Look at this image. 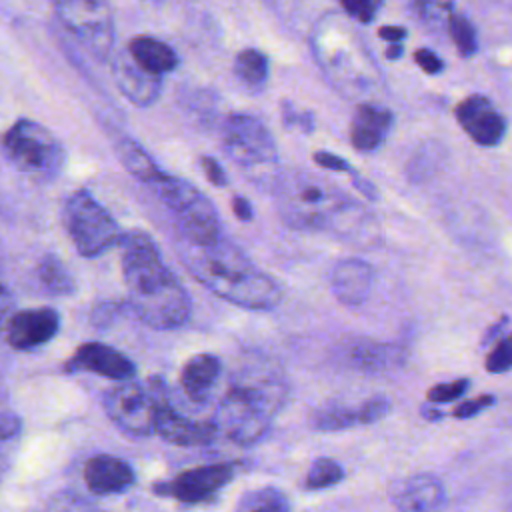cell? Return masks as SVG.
<instances>
[{"instance_id":"1","label":"cell","mask_w":512,"mask_h":512,"mask_svg":"<svg viewBox=\"0 0 512 512\" xmlns=\"http://www.w3.org/2000/svg\"><path fill=\"white\" fill-rule=\"evenodd\" d=\"M120 266L126 284L128 306L154 330L184 326L192 314V300L180 280L164 264L154 240L130 230L120 238Z\"/></svg>"},{"instance_id":"2","label":"cell","mask_w":512,"mask_h":512,"mask_svg":"<svg viewBox=\"0 0 512 512\" xmlns=\"http://www.w3.org/2000/svg\"><path fill=\"white\" fill-rule=\"evenodd\" d=\"M174 248L180 262L204 288L234 306L272 310L282 300L280 284L224 236L206 244L176 238Z\"/></svg>"},{"instance_id":"3","label":"cell","mask_w":512,"mask_h":512,"mask_svg":"<svg viewBox=\"0 0 512 512\" xmlns=\"http://www.w3.org/2000/svg\"><path fill=\"white\" fill-rule=\"evenodd\" d=\"M288 394L282 372L264 362H248L232 378L216 408V426L228 440L250 446L260 442Z\"/></svg>"},{"instance_id":"4","label":"cell","mask_w":512,"mask_h":512,"mask_svg":"<svg viewBox=\"0 0 512 512\" xmlns=\"http://www.w3.org/2000/svg\"><path fill=\"white\" fill-rule=\"evenodd\" d=\"M278 210L282 220L300 230H346L358 206L328 180L296 172L278 182Z\"/></svg>"},{"instance_id":"5","label":"cell","mask_w":512,"mask_h":512,"mask_svg":"<svg viewBox=\"0 0 512 512\" xmlns=\"http://www.w3.org/2000/svg\"><path fill=\"white\" fill-rule=\"evenodd\" d=\"M6 160L22 174L50 180L60 174L66 164V150L60 140L42 124L20 118L0 140Z\"/></svg>"},{"instance_id":"6","label":"cell","mask_w":512,"mask_h":512,"mask_svg":"<svg viewBox=\"0 0 512 512\" xmlns=\"http://www.w3.org/2000/svg\"><path fill=\"white\" fill-rule=\"evenodd\" d=\"M152 188L162 204L170 210L178 238L194 244H206L222 236L220 218L214 204L194 184L164 174L152 184Z\"/></svg>"},{"instance_id":"7","label":"cell","mask_w":512,"mask_h":512,"mask_svg":"<svg viewBox=\"0 0 512 512\" xmlns=\"http://www.w3.org/2000/svg\"><path fill=\"white\" fill-rule=\"evenodd\" d=\"M66 232L84 258H96L120 242L122 230L114 216L88 192H72L62 208Z\"/></svg>"},{"instance_id":"8","label":"cell","mask_w":512,"mask_h":512,"mask_svg":"<svg viewBox=\"0 0 512 512\" xmlns=\"http://www.w3.org/2000/svg\"><path fill=\"white\" fill-rule=\"evenodd\" d=\"M58 20L98 60L114 48V16L108 0H50Z\"/></svg>"},{"instance_id":"9","label":"cell","mask_w":512,"mask_h":512,"mask_svg":"<svg viewBox=\"0 0 512 512\" xmlns=\"http://www.w3.org/2000/svg\"><path fill=\"white\" fill-rule=\"evenodd\" d=\"M222 148L230 160L250 174L264 172L278 162L274 136L252 114L236 112L224 120Z\"/></svg>"},{"instance_id":"10","label":"cell","mask_w":512,"mask_h":512,"mask_svg":"<svg viewBox=\"0 0 512 512\" xmlns=\"http://www.w3.org/2000/svg\"><path fill=\"white\" fill-rule=\"evenodd\" d=\"M148 388L154 396L156 402V416H154V430L156 434L182 448H192V446H206L218 436V426L216 422H206V420H192L188 416H182L168 398L166 386L162 378L152 376L148 378Z\"/></svg>"},{"instance_id":"11","label":"cell","mask_w":512,"mask_h":512,"mask_svg":"<svg viewBox=\"0 0 512 512\" xmlns=\"http://www.w3.org/2000/svg\"><path fill=\"white\" fill-rule=\"evenodd\" d=\"M102 404L108 418L126 434L148 436L154 430L156 402L148 384L122 380L106 392Z\"/></svg>"},{"instance_id":"12","label":"cell","mask_w":512,"mask_h":512,"mask_svg":"<svg viewBox=\"0 0 512 512\" xmlns=\"http://www.w3.org/2000/svg\"><path fill=\"white\" fill-rule=\"evenodd\" d=\"M234 476V466L228 462L218 464H206L196 466L180 472L174 480L166 484H158L154 490L160 496L176 498L184 504H198L212 494H216L220 488H224Z\"/></svg>"},{"instance_id":"13","label":"cell","mask_w":512,"mask_h":512,"mask_svg":"<svg viewBox=\"0 0 512 512\" xmlns=\"http://www.w3.org/2000/svg\"><path fill=\"white\" fill-rule=\"evenodd\" d=\"M454 116L460 124V128L468 134L472 142L478 146H496L502 142L506 134V120L498 112V108L480 94H472L464 98L456 110Z\"/></svg>"},{"instance_id":"14","label":"cell","mask_w":512,"mask_h":512,"mask_svg":"<svg viewBox=\"0 0 512 512\" xmlns=\"http://www.w3.org/2000/svg\"><path fill=\"white\" fill-rule=\"evenodd\" d=\"M60 330V314L54 308L18 310L8 318L6 340L14 350H34L50 342Z\"/></svg>"},{"instance_id":"15","label":"cell","mask_w":512,"mask_h":512,"mask_svg":"<svg viewBox=\"0 0 512 512\" xmlns=\"http://www.w3.org/2000/svg\"><path fill=\"white\" fill-rule=\"evenodd\" d=\"M70 372H92L116 382L130 380L136 374V364L120 350L104 342H84L76 348L74 356L66 362Z\"/></svg>"},{"instance_id":"16","label":"cell","mask_w":512,"mask_h":512,"mask_svg":"<svg viewBox=\"0 0 512 512\" xmlns=\"http://www.w3.org/2000/svg\"><path fill=\"white\" fill-rule=\"evenodd\" d=\"M112 78L118 90L140 108L152 106L162 92V76L142 68L128 48L112 58Z\"/></svg>"},{"instance_id":"17","label":"cell","mask_w":512,"mask_h":512,"mask_svg":"<svg viewBox=\"0 0 512 512\" xmlns=\"http://www.w3.org/2000/svg\"><path fill=\"white\" fill-rule=\"evenodd\" d=\"M82 476L88 490L96 496L126 492L136 480L132 466L126 460L110 454H98L88 458Z\"/></svg>"},{"instance_id":"18","label":"cell","mask_w":512,"mask_h":512,"mask_svg":"<svg viewBox=\"0 0 512 512\" xmlns=\"http://www.w3.org/2000/svg\"><path fill=\"white\" fill-rule=\"evenodd\" d=\"M374 282V268L358 258L340 260L330 274L332 294L344 306H360L366 302Z\"/></svg>"},{"instance_id":"19","label":"cell","mask_w":512,"mask_h":512,"mask_svg":"<svg viewBox=\"0 0 512 512\" xmlns=\"http://www.w3.org/2000/svg\"><path fill=\"white\" fill-rule=\"evenodd\" d=\"M444 486L432 474H414L396 482L390 490V500L398 510L422 512L434 510L444 502Z\"/></svg>"},{"instance_id":"20","label":"cell","mask_w":512,"mask_h":512,"mask_svg":"<svg viewBox=\"0 0 512 512\" xmlns=\"http://www.w3.org/2000/svg\"><path fill=\"white\" fill-rule=\"evenodd\" d=\"M392 112L374 102H362L356 106L352 124H350V140L352 146L360 152L376 150L388 136L392 128Z\"/></svg>"},{"instance_id":"21","label":"cell","mask_w":512,"mask_h":512,"mask_svg":"<svg viewBox=\"0 0 512 512\" xmlns=\"http://www.w3.org/2000/svg\"><path fill=\"white\" fill-rule=\"evenodd\" d=\"M348 364L364 374H380L396 368L404 360V350L398 344H384L372 340H358L346 350Z\"/></svg>"},{"instance_id":"22","label":"cell","mask_w":512,"mask_h":512,"mask_svg":"<svg viewBox=\"0 0 512 512\" xmlns=\"http://www.w3.org/2000/svg\"><path fill=\"white\" fill-rule=\"evenodd\" d=\"M220 374V360L214 354L200 352L190 356L180 372V384L184 394L192 402H204Z\"/></svg>"},{"instance_id":"23","label":"cell","mask_w":512,"mask_h":512,"mask_svg":"<svg viewBox=\"0 0 512 512\" xmlns=\"http://www.w3.org/2000/svg\"><path fill=\"white\" fill-rule=\"evenodd\" d=\"M128 52L132 54V58L146 68L152 74L164 76L172 70H176L178 66V54L174 52L172 46H168L166 42L152 38V36H136L130 40L128 44Z\"/></svg>"},{"instance_id":"24","label":"cell","mask_w":512,"mask_h":512,"mask_svg":"<svg viewBox=\"0 0 512 512\" xmlns=\"http://www.w3.org/2000/svg\"><path fill=\"white\" fill-rule=\"evenodd\" d=\"M118 158L122 166L140 182L152 186L156 180H160L166 172L160 170V166L152 160V156L132 138H120L118 140Z\"/></svg>"},{"instance_id":"25","label":"cell","mask_w":512,"mask_h":512,"mask_svg":"<svg viewBox=\"0 0 512 512\" xmlns=\"http://www.w3.org/2000/svg\"><path fill=\"white\" fill-rule=\"evenodd\" d=\"M38 280L48 294L54 296H68L74 292V278L70 276L68 268L60 258L54 254H46L38 264Z\"/></svg>"},{"instance_id":"26","label":"cell","mask_w":512,"mask_h":512,"mask_svg":"<svg viewBox=\"0 0 512 512\" xmlns=\"http://www.w3.org/2000/svg\"><path fill=\"white\" fill-rule=\"evenodd\" d=\"M312 426L322 432H338L352 426H360L358 406L344 404H326L312 414Z\"/></svg>"},{"instance_id":"27","label":"cell","mask_w":512,"mask_h":512,"mask_svg":"<svg viewBox=\"0 0 512 512\" xmlns=\"http://www.w3.org/2000/svg\"><path fill=\"white\" fill-rule=\"evenodd\" d=\"M236 508L242 512H286L290 510V500L282 490L264 486V488L246 492L238 500Z\"/></svg>"},{"instance_id":"28","label":"cell","mask_w":512,"mask_h":512,"mask_svg":"<svg viewBox=\"0 0 512 512\" xmlns=\"http://www.w3.org/2000/svg\"><path fill=\"white\" fill-rule=\"evenodd\" d=\"M234 74L248 86H262L268 78V58L256 48H244L234 60Z\"/></svg>"},{"instance_id":"29","label":"cell","mask_w":512,"mask_h":512,"mask_svg":"<svg viewBox=\"0 0 512 512\" xmlns=\"http://www.w3.org/2000/svg\"><path fill=\"white\" fill-rule=\"evenodd\" d=\"M344 478L342 466L332 458H316L306 474L304 486L308 490H324L338 484Z\"/></svg>"},{"instance_id":"30","label":"cell","mask_w":512,"mask_h":512,"mask_svg":"<svg viewBox=\"0 0 512 512\" xmlns=\"http://www.w3.org/2000/svg\"><path fill=\"white\" fill-rule=\"evenodd\" d=\"M410 12L424 24H448L452 12V0H406Z\"/></svg>"},{"instance_id":"31","label":"cell","mask_w":512,"mask_h":512,"mask_svg":"<svg viewBox=\"0 0 512 512\" xmlns=\"http://www.w3.org/2000/svg\"><path fill=\"white\" fill-rule=\"evenodd\" d=\"M448 34L454 42V46L458 48V52L462 56H472L478 50V38H476V30L472 26V22L462 16V14H452L448 18Z\"/></svg>"},{"instance_id":"32","label":"cell","mask_w":512,"mask_h":512,"mask_svg":"<svg viewBox=\"0 0 512 512\" xmlns=\"http://www.w3.org/2000/svg\"><path fill=\"white\" fill-rule=\"evenodd\" d=\"M22 436V420L14 412H0V468H4Z\"/></svg>"},{"instance_id":"33","label":"cell","mask_w":512,"mask_h":512,"mask_svg":"<svg viewBox=\"0 0 512 512\" xmlns=\"http://www.w3.org/2000/svg\"><path fill=\"white\" fill-rule=\"evenodd\" d=\"M486 370L492 374H502L512 370V334L502 338L486 356Z\"/></svg>"},{"instance_id":"34","label":"cell","mask_w":512,"mask_h":512,"mask_svg":"<svg viewBox=\"0 0 512 512\" xmlns=\"http://www.w3.org/2000/svg\"><path fill=\"white\" fill-rule=\"evenodd\" d=\"M338 4L354 20H358L362 24H368V22H372L376 18L382 0H338Z\"/></svg>"},{"instance_id":"35","label":"cell","mask_w":512,"mask_h":512,"mask_svg":"<svg viewBox=\"0 0 512 512\" xmlns=\"http://www.w3.org/2000/svg\"><path fill=\"white\" fill-rule=\"evenodd\" d=\"M468 380L466 378H458V380H452V382H442V384H436L432 386L428 392H426V398L430 402H450V400H458L460 396H464V392L468 390Z\"/></svg>"},{"instance_id":"36","label":"cell","mask_w":512,"mask_h":512,"mask_svg":"<svg viewBox=\"0 0 512 512\" xmlns=\"http://www.w3.org/2000/svg\"><path fill=\"white\" fill-rule=\"evenodd\" d=\"M390 410V402L386 396L378 394L372 396L368 400H364L362 404H358V412H360V424H372L378 422L380 418H384Z\"/></svg>"},{"instance_id":"37","label":"cell","mask_w":512,"mask_h":512,"mask_svg":"<svg viewBox=\"0 0 512 512\" xmlns=\"http://www.w3.org/2000/svg\"><path fill=\"white\" fill-rule=\"evenodd\" d=\"M282 120H284V126H288V128H296V130H304V132H310L314 128L312 114L308 110H298L290 102L282 104Z\"/></svg>"},{"instance_id":"38","label":"cell","mask_w":512,"mask_h":512,"mask_svg":"<svg viewBox=\"0 0 512 512\" xmlns=\"http://www.w3.org/2000/svg\"><path fill=\"white\" fill-rule=\"evenodd\" d=\"M494 402H496V398H494L492 394L476 396V398H470V400H464V402H460V404L454 408L452 416H454V418H458V420H464V418H472V416L480 414L482 410L490 408Z\"/></svg>"},{"instance_id":"39","label":"cell","mask_w":512,"mask_h":512,"mask_svg":"<svg viewBox=\"0 0 512 512\" xmlns=\"http://www.w3.org/2000/svg\"><path fill=\"white\" fill-rule=\"evenodd\" d=\"M314 162L318 166H322L324 170H330V172H348V174H358L350 164L348 160H344L342 156H336L332 152H326V150H320V152H314Z\"/></svg>"},{"instance_id":"40","label":"cell","mask_w":512,"mask_h":512,"mask_svg":"<svg viewBox=\"0 0 512 512\" xmlns=\"http://www.w3.org/2000/svg\"><path fill=\"white\" fill-rule=\"evenodd\" d=\"M200 166H202V172H204V176L208 178L210 184H214V186H218V188L228 186V174H226L224 166H222L216 158H212V156H202V158H200Z\"/></svg>"},{"instance_id":"41","label":"cell","mask_w":512,"mask_h":512,"mask_svg":"<svg viewBox=\"0 0 512 512\" xmlns=\"http://www.w3.org/2000/svg\"><path fill=\"white\" fill-rule=\"evenodd\" d=\"M414 60H416V64H418L426 74H438V72L444 70L442 58H440L438 54H434L432 50H428V48L416 50Z\"/></svg>"},{"instance_id":"42","label":"cell","mask_w":512,"mask_h":512,"mask_svg":"<svg viewBox=\"0 0 512 512\" xmlns=\"http://www.w3.org/2000/svg\"><path fill=\"white\" fill-rule=\"evenodd\" d=\"M48 508H56V510H70V508H90V502H86V500H84V498H80L78 494L60 492V494H54V498L48 502Z\"/></svg>"},{"instance_id":"43","label":"cell","mask_w":512,"mask_h":512,"mask_svg":"<svg viewBox=\"0 0 512 512\" xmlns=\"http://www.w3.org/2000/svg\"><path fill=\"white\" fill-rule=\"evenodd\" d=\"M232 210H234L236 218L242 220V222H250L252 216H254L252 204H250V200L244 198V196H234V198H232Z\"/></svg>"},{"instance_id":"44","label":"cell","mask_w":512,"mask_h":512,"mask_svg":"<svg viewBox=\"0 0 512 512\" xmlns=\"http://www.w3.org/2000/svg\"><path fill=\"white\" fill-rule=\"evenodd\" d=\"M12 306H14V296H12V292L4 286V284H0V328H2V324L12 316L10 312H12Z\"/></svg>"},{"instance_id":"45","label":"cell","mask_w":512,"mask_h":512,"mask_svg":"<svg viewBox=\"0 0 512 512\" xmlns=\"http://www.w3.org/2000/svg\"><path fill=\"white\" fill-rule=\"evenodd\" d=\"M378 34H380V38H384V40H388V42H402V40L406 38V30L400 28V26H392V24L382 26V28L378 30Z\"/></svg>"},{"instance_id":"46","label":"cell","mask_w":512,"mask_h":512,"mask_svg":"<svg viewBox=\"0 0 512 512\" xmlns=\"http://www.w3.org/2000/svg\"><path fill=\"white\" fill-rule=\"evenodd\" d=\"M386 56H388L390 60L400 58V56H402V46H400V42H390V46H388V50H386Z\"/></svg>"}]
</instances>
